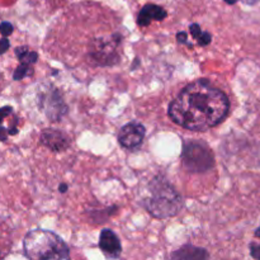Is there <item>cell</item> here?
I'll return each instance as SVG.
<instances>
[{
	"label": "cell",
	"instance_id": "obj_1",
	"mask_svg": "<svg viewBox=\"0 0 260 260\" xmlns=\"http://www.w3.org/2000/svg\"><path fill=\"white\" fill-rule=\"evenodd\" d=\"M230 109L228 95L200 79L188 84L169 104L168 114L178 126L190 131H206L220 124Z\"/></svg>",
	"mask_w": 260,
	"mask_h": 260
},
{
	"label": "cell",
	"instance_id": "obj_2",
	"mask_svg": "<svg viewBox=\"0 0 260 260\" xmlns=\"http://www.w3.org/2000/svg\"><path fill=\"white\" fill-rule=\"evenodd\" d=\"M27 258L33 260H58L70 258V249L65 241L48 230L36 229L29 231L23 240Z\"/></svg>",
	"mask_w": 260,
	"mask_h": 260
},
{
	"label": "cell",
	"instance_id": "obj_3",
	"mask_svg": "<svg viewBox=\"0 0 260 260\" xmlns=\"http://www.w3.org/2000/svg\"><path fill=\"white\" fill-rule=\"evenodd\" d=\"M149 188L150 197L144 201L147 212L157 218H169L179 213L183 206L182 197L162 175L154 178Z\"/></svg>",
	"mask_w": 260,
	"mask_h": 260
},
{
	"label": "cell",
	"instance_id": "obj_4",
	"mask_svg": "<svg viewBox=\"0 0 260 260\" xmlns=\"http://www.w3.org/2000/svg\"><path fill=\"white\" fill-rule=\"evenodd\" d=\"M183 165L190 173H205L212 169L215 157L210 147L201 141H188L183 146Z\"/></svg>",
	"mask_w": 260,
	"mask_h": 260
},
{
	"label": "cell",
	"instance_id": "obj_5",
	"mask_svg": "<svg viewBox=\"0 0 260 260\" xmlns=\"http://www.w3.org/2000/svg\"><path fill=\"white\" fill-rule=\"evenodd\" d=\"M146 135V129H145L144 124L140 122L132 121L129 123L124 124L118 132V142L121 146L126 147L129 150L139 149L142 145Z\"/></svg>",
	"mask_w": 260,
	"mask_h": 260
},
{
	"label": "cell",
	"instance_id": "obj_6",
	"mask_svg": "<svg viewBox=\"0 0 260 260\" xmlns=\"http://www.w3.org/2000/svg\"><path fill=\"white\" fill-rule=\"evenodd\" d=\"M41 107L45 111L46 116L50 119H52V121L60 119V117H62L68 112V108H66L60 93L55 90V89H52V90L46 94Z\"/></svg>",
	"mask_w": 260,
	"mask_h": 260
},
{
	"label": "cell",
	"instance_id": "obj_7",
	"mask_svg": "<svg viewBox=\"0 0 260 260\" xmlns=\"http://www.w3.org/2000/svg\"><path fill=\"white\" fill-rule=\"evenodd\" d=\"M99 248L108 258H118L121 255L122 245L119 238L109 229L102 230L99 236Z\"/></svg>",
	"mask_w": 260,
	"mask_h": 260
},
{
	"label": "cell",
	"instance_id": "obj_8",
	"mask_svg": "<svg viewBox=\"0 0 260 260\" xmlns=\"http://www.w3.org/2000/svg\"><path fill=\"white\" fill-rule=\"evenodd\" d=\"M41 144L52 151H63L70 146V140L63 132L57 129H46L41 135Z\"/></svg>",
	"mask_w": 260,
	"mask_h": 260
},
{
	"label": "cell",
	"instance_id": "obj_9",
	"mask_svg": "<svg viewBox=\"0 0 260 260\" xmlns=\"http://www.w3.org/2000/svg\"><path fill=\"white\" fill-rule=\"evenodd\" d=\"M168 15V12L162 7L155 4H146L137 15V24L140 27H147L154 20H162Z\"/></svg>",
	"mask_w": 260,
	"mask_h": 260
},
{
	"label": "cell",
	"instance_id": "obj_10",
	"mask_svg": "<svg viewBox=\"0 0 260 260\" xmlns=\"http://www.w3.org/2000/svg\"><path fill=\"white\" fill-rule=\"evenodd\" d=\"M14 113V109L10 106H5L0 108V141H7L9 136H14L18 134L17 124H5V121Z\"/></svg>",
	"mask_w": 260,
	"mask_h": 260
},
{
	"label": "cell",
	"instance_id": "obj_11",
	"mask_svg": "<svg viewBox=\"0 0 260 260\" xmlns=\"http://www.w3.org/2000/svg\"><path fill=\"white\" fill-rule=\"evenodd\" d=\"M173 259H184V260H194V259H207L208 253L205 249L196 248L192 245H185L172 254Z\"/></svg>",
	"mask_w": 260,
	"mask_h": 260
},
{
	"label": "cell",
	"instance_id": "obj_12",
	"mask_svg": "<svg viewBox=\"0 0 260 260\" xmlns=\"http://www.w3.org/2000/svg\"><path fill=\"white\" fill-rule=\"evenodd\" d=\"M15 55H17L19 62L24 63V65L33 66L38 61V53L35 51H29L27 46H20V47L15 48Z\"/></svg>",
	"mask_w": 260,
	"mask_h": 260
},
{
	"label": "cell",
	"instance_id": "obj_13",
	"mask_svg": "<svg viewBox=\"0 0 260 260\" xmlns=\"http://www.w3.org/2000/svg\"><path fill=\"white\" fill-rule=\"evenodd\" d=\"M27 75H32V66L19 63V66L15 69L14 74H13V79H14V80H22V79H24Z\"/></svg>",
	"mask_w": 260,
	"mask_h": 260
},
{
	"label": "cell",
	"instance_id": "obj_14",
	"mask_svg": "<svg viewBox=\"0 0 260 260\" xmlns=\"http://www.w3.org/2000/svg\"><path fill=\"white\" fill-rule=\"evenodd\" d=\"M13 30H14V27H13V24L10 22L0 23V35H2L3 37H9L13 33Z\"/></svg>",
	"mask_w": 260,
	"mask_h": 260
},
{
	"label": "cell",
	"instance_id": "obj_15",
	"mask_svg": "<svg viewBox=\"0 0 260 260\" xmlns=\"http://www.w3.org/2000/svg\"><path fill=\"white\" fill-rule=\"evenodd\" d=\"M197 41H198V45L200 46H207V45H210L211 41H212V36H211V33L203 32L202 30V33H201L200 37L197 38Z\"/></svg>",
	"mask_w": 260,
	"mask_h": 260
},
{
	"label": "cell",
	"instance_id": "obj_16",
	"mask_svg": "<svg viewBox=\"0 0 260 260\" xmlns=\"http://www.w3.org/2000/svg\"><path fill=\"white\" fill-rule=\"evenodd\" d=\"M9 47H10V42L9 40H8V37H3L2 40H0V56L4 55V53L9 50Z\"/></svg>",
	"mask_w": 260,
	"mask_h": 260
},
{
	"label": "cell",
	"instance_id": "obj_17",
	"mask_svg": "<svg viewBox=\"0 0 260 260\" xmlns=\"http://www.w3.org/2000/svg\"><path fill=\"white\" fill-rule=\"evenodd\" d=\"M189 30H190V35H192L196 40H197V38L201 36V33H202V29H201L200 24H197V23H193V24H190Z\"/></svg>",
	"mask_w": 260,
	"mask_h": 260
},
{
	"label": "cell",
	"instance_id": "obj_18",
	"mask_svg": "<svg viewBox=\"0 0 260 260\" xmlns=\"http://www.w3.org/2000/svg\"><path fill=\"white\" fill-rule=\"evenodd\" d=\"M250 254L254 259H260V245H253L250 246Z\"/></svg>",
	"mask_w": 260,
	"mask_h": 260
},
{
	"label": "cell",
	"instance_id": "obj_19",
	"mask_svg": "<svg viewBox=\"0 0 260 260\" xmlns=\"http://www.w3.org/2000/svg\"><path fill=\"white\" fill-rule=\"evenodd\" d=\"M177 40L180 43H188L187 41V33L185 32H178L177 33Z\"/></svg>",
	"mask_w": 260,
	"mask_h": 260
},
{
	"label": "cell",
	"instance_id": "obj_20",
	"mask_svg": "<svg viewBox=\"0 0 260 260\" xmlns=\"http://www.w3.org/2000/svg\"><path fill=\"white\" fill-rule=\"evenodd\" d=\"M66 190H68V184H65V183H63V184L60 185V192L65 193Z\"/></svg>",
	"mask_w": 260,
	"mask_h": 260
},
{
	"label": "cell",
	"instance_id": "obj_21",
	"mask_svg": "<svg viewBox=\"0 0 260 260\" xmlns=\"http://www.w3.org/2000/svg\"><path fill=\"white\" fill-rule=\"evenodd\" d=\"M223 2H226L228 4H230V5H234V4H236V3H238V0H223Z\"/></svg>",
	"mask_w": 260,
	"mask_h": 260
},
{
	"label": "cell",
	"instance_id": "obj_22",
	"mask_svg": "<svg viewBox=\"0 0 260 260\" xmlns=\"http://www.w3.org/2000/svg\"><path fill=\"white\" fill-rule=\"evenodd\" d=\"M255 236H256V238H260V228L255 231Z\"/></svg>",
	"mask_w": 260,
	"mask_h": 260
},
{
	"label": "cell",
	"instance_id": "obj_23",
	"mask_svg": "<svg viewBox=\"0 0 260 260\" xmlns=\"http://www.w3.org/2000/svg\"><path fill=\"white\" fill-rule=\"evenodd\" d=\"M0 258H2V255H0Z\"/></svg>",
	"mask_w": 260,
	"mask_h": 260
}]
</instances>
